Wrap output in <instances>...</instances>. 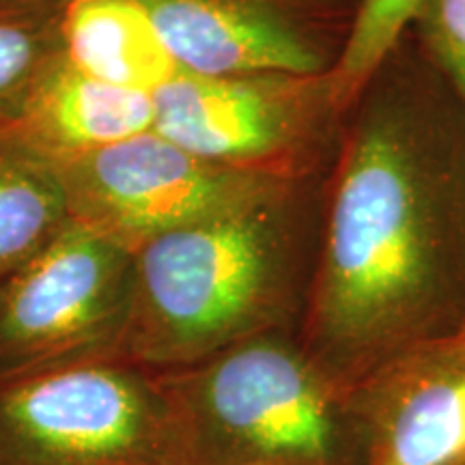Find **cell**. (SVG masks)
<instances>
[{
  "mask_svg": "<svg viewBox=\"0 0 465 465\" xmlns=\"http://www.w3.org/2000/svg\"><path fill=\"white\" fill-rule=\"evenodd\" d=\"M358 465H465V325L347 391Z\"/></svg>",
  "mask_w": 465,
  "mask_h": 465,
  "instance_id": "9c48e42d",
  "label": "cell"
},
{
  "mask_svg": "<svg viewBox=\"0 0 465 465\" xmlns=\"http://www.w3.org/2000/svg\"><path fill=\"white\" fill-rule=\"evenodd\" d=\"M0 465H185L160 373L125 358L0 381Z\"/></svg>",
  "mask_w": 465,
  "mask_h": 465,
  "instance_id": "5b68a950",
  "label": "cell"
},
{
  "mask_svg": "<svg viewBox=\"0 0 465 465\" xmlns=\"http://www.w3.org/2000/svg\"><path fill=\"white\" fill-rule=\"evenodd\" d=\"M63 61L91 78L155 95L179 67L141 0H56Z\"/></svg>",
  "mask_w": 465,
  "mask_h": 465,
  "instance_id": "8fae6325",
  "label": "cell"
},
{
  "mask_svg": "<svg viewBox=\"0 0 465 465\" xmlns=\"http://www.w3.org/2000/svg\"><path fill=\"white\" fill-rule=\"evenodd\" d=\"M185 465H358L347 392L270 332L160 373Z\"/></svg>",
  "mask_w": 465,
  "mask_h": 465,
  "instance_id": "3957f363",
  "label": "cell"
},
{
  "mask_svg": "<svg viewBox=\"0 0 465 465\" xmlns=\"http://www.w3.org/2000/svg\"><path fill=\"white\" fill-rule=\"evenodd\" d=\"M450 80L459 86V91H461V95L465 97V72H463V74H455V75H450Z\"/></svg>",
  "mask_w": 465,
  "mask_h": 465,
  "instance_id": "2e32d148",
  "label": "cell"
},
{
  "mask_svg": "<svg viewBox=\"0 0 465 465\" xmlns=\"http://www.w3.org/2000/svg\"><path fill=\"white\" fill-rule=\"evenodd\" d=\"M358 3H362V0H358Z\"/></svg>",
  "mask_w": 465,
  "mask_h": 465,
  "instance_id": "ac0fdd59",
  "label": "cell"
},
{
  "mask_svg": "<svg viewBox=\"0 0 465 465\" xmlns=\"http://www.w3.org/2000/svg\"><path fill=\"white\" fill-rule=\"evenodd\" d=\"M325 179L284 183L143 243L134 252L124 358L171 373L257 336L300 332L322 243Z\"/></svg>",
  "mask_w": 465,
  "mask_h": 465,
  "instance_id": "7a4b0ae2",
  "label": "cell"
},
{
  "mask_svg": "<svg viewBox=\"0 0 465 465\" xmlns=\"http://www.w3.org/2000/svg\"><path fill=\"white\" fill-rule=\"evenodd\" d=\"M54 166L74 223L132 252L284 185L201 158L155 130Z\"/></svg>",
  "mask_w": 465,
  "mask_h": 465,
  "instance_id": "52a82bcc",
  "label": "cell"
},
{
  "mask_svg": "<svg viewBox=\"0 0 465 465\" xmlns=\"http://www.w3.org/2000/svg\"><path fill=\"white\" fill-rule=\"evenodd\" d=\"M427 0H362L358 7L351 39L332 80L345 108L356 102L366 78L383 56L394 48L403 33L414 26Z\"/></svg>",
  "mask_w": 465,
  "mask_h": 465,
  "instance_id": "5bb4252c",
  "label": "cell"
},
{
  "mask_svg": "<svg viewBox=\"0 0 465 465\" xmlns=\"http://www.w3.org/2000/svg\"><path fill=\"white\" fill-rule=\"evenodd\" d=\"M134 252L72 223L0 281V381L124 358Z\"/></svg>",
  "mask_w": 465,
  "mask_h": 465,
  "instance_id": "8992f818",
  "label": "cell"
},
{
  "mask_svg": "<svg viewBox=\"0 0 465 465\" xmlns=\"http://www.w3.org/2000/svg\"><path fill=\"white\" fill-rule=\"evenodd\" d=\"M22 3H28V0H0V9L15 7V5H22Z\"/></svg>",
  "mask_w": 465,
  "mask_h": 465,
  "instance_id": "e0dca14e",
  "label": "cell"
},
{
  "mask_svg": "<svg viewBox=\"0 0 465 465\" xmlns=\"http://www.w3.org/2000/svg\"><path fill=\"white\" fill-rule=\"evenodd\" d=\"M411 28L446 74L465 72V0H427Z\"/></svg>",
  "mask_w": 465,
  "mask_h": 465,
  "instance_id": "9a60e30c",
  "label": "cell"
},
{
  "mask_svg": "<svg viewBox=\"0 0 465 465\" xmlns=\"http://www.w3.org/2000/svg\"><path fill=\"white\" fill-rule=\"evenodd\" d=\"M465 325V97L403 33L347 110L298 339L342 392Z\"/></svg>",
  "mask_w": 465,
  "mask_h": 465,
  "instance_id": "6da1fadb",
  "label": "cell"
},
{
  "mask_svg": "<svg viewBox=\"0 0 465 465\" xmlns=\"http://www.w3.org/2000/svg\"><path fill=\"white\" fill-rule=\"evenodd\" d=\"M182 72L332 74L358 0H141Z\"/></svg>",
  "mask_w": 465,
  "mask_h": 465,
  "instance_id": "ba28073f",
  "label": "cell"
},
{
  "mask_svg": "<svg viewBox=\"0 0 465 465\" xmlns=\"http://www.w3.org/2000/svg\"><path fill=\"white\" fill-rule=\"evenodd\" d=\"M72 223L54 162L0 136V281Z\"/></svg>",
  "mask_w": 465,
  "mask_h": 465,
  "instance_id": "7c38bea8",
  "label": "cell"
},
{
  "mask_svg": "<svg viewBox=\"0 0 465 465\" xmlns=\"http://www.w3.org/2000/svg\"><path fill=\"white\" fill-rule=\"evenodd\" d=\"M61 56L56 0L0 9V125L14 119Z\"/></svg>",
  "mask_w": 465,
  "mask_h": 465,
  "instance_id": "4fadbf2b",
  "label": "cell"
},
{
  "mask_svg": "<svg viewBox=\"0 0 465 465\" xmlns=\"http://www.w3.org/2000/svg\"><path fill=\"white\" fill-rule=\"evenodd\" d=\"M332 74L182 72L155 91V132L232 171L295 183L328 177L347 119Z\"/></svg>",
  "mask_w": 465,
  "mask_h": 465,
  "instance_id": "277c9868",
  "label": "cell"
},
{
  "mask_svg": "<svg viewBox=\"0 0 465 465\" xmlns=\"http://www.w3.org/2000/svg\"><path fill=\"white\" fill-rule=\"evenodd\" d=\"M153 127L155 95L102 83L61 56L0 136L58 164Z\"/></svg>",
  "mask_w": 465,
  "mask_h": 465,
  "instance_id": "30bf717a",
  "label": "cell"
}]
</instances>
